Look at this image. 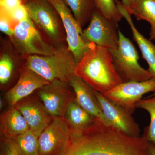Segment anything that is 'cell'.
<instances>
[{
    "instance_id": "obj_1",
    "label": "cell",
    "mask_w": 155,
    "mask_h": 155,
    "mask_svg": "<svg viewBox=\"0 0 155 155\" xmlns=\"http://www.w3.org/2000/svg\"><path fill=\"white\" fill-rule=\"evenodd\" d=\"M149 142L125 133L97 119L86 129L72 134L63 155H148Z\"/></svg>"
},
{
    "instance_id": "obj_2",
    "label": "cell",
    "mask_w": 155,
    "mask_h": 155,
    "mask_svg": "<svg viewBox=\"0 0 155 155\" xmlns=\"http://www.w3.org/2000/svg\"><path fill=\"white\" fill-rule=\"evenodd\" d=\"M75 74L103 94L122 83L110 51L93 43L77 64Z\"/></svg>"
},
{
    "instance_id": "obj_3",
    "label": "cell",
    "mask_w": 155,
    "mask_h": 155,
    "mask_svg": "<svg viewBox=\"0 0 155 155\" xmlns=\"http://www.w3.org/2000/svg\"><path fill=\"white\" fill-rule=\"evenodd\" d=\"M25 66L49 82L57 80L69 82L75 75L77 64L65 44L57 47L51 55L28 56Z\"/></svg>"
},
{
    "instance_id": "obj_4",
    "label": "cell",
    "mask_w": 155,
    "mask_h": 155,
    "mask_svg": "<svg viewBox=\"0 0 155 155\" xmlns=\"http://www.w3.org/2000/svg\"><path fill=\"white\" fill-rule=\"evenodd\" d=\"M28 16L56 48L66 44V34L55 9L47 0H29L25 5Z\"/></svg>"
},
{
    "instance_id": "obj_5",
    "label": "cell",
    "mask_w": 155,
    "mask_h": 155,
    "mask_svg": "<svg viewBox=\"0 0 155 155\" xmlns=\"http://www.w3.org/2000/svg\"><path fill=\"white\" fill-rule=\"evenodd\" d=\"M119 44L115 50H110L115 69L122 82L143 81L153 76L148 70L139 64L138 52L132 42L119 30Z\"/></svg>"
},
{
    "instance_id": "obj_6",
    "label": "cell",
    "mask_w": 155,
    "mask_h": 155,
    "mask_svg": "<svg viewBox=\"0 0 155 155\" xmlns=\"http://www.w3.org/2000/svg\"><path fill=\"white\" fill-rule=\"evenodd\" d=\"M41 32L28 17L15 26L11 40L14 47L22 55L27 57L51 55L57 48Z\"/></svg>"
},
{
    "instance_id": "obj_7",
    "label": "cell",
    "mask_w": 155,
    "mask_h": 155,
    "mask_svg": "<svg viewBox=\"0 0 155 155\" xmlns=\"http://www.w3.org/2000/svg\"><path fill=\"white\" fill-rule=\"evenodd\" d=\"M72 134V128L64 117H53L39 137V155H64Z\"/></svg>"
},
{
    "instance_id": "obj_8",
    "label": "cell",
    "mask_w": 155,
    "mask_h": 155,
    "mask_svg": "<svg viewBox=\"0 0 155 155\" xmlns=\"http://www.w3.org/2000/svg\"><path fill=\"white\" fill-rule=\"evenodd\" d=\"M117 23L107 19L95 9L87 27L82 31L81 36L87 43L115 50L118 47L119 35Z\"/></svg>"
},
{
    "instance_id": "obj_9",
    "label": "cell",
    "mask_w": 155,
    "mask_h": 155,
    "mask_svg": "<svg viewBox=\"0 0 155 155\" xmlns=\"http://www.w3.org/2000/svg\"><path fill=\"white\" fill-rule=\"evenodd\" d=\"M37 91L45 107L53 117H64L67 107L75 99V92L67 81H50Z\"/></svg>"
},
{
    "instance_id": "obj_10",
    "label": "cell",
    "mask_w": 155,
    "mask_h": 155,
    "mask_svg": "<svg viewBox=\"0 0 155 155\" xmlns=\"http://www.w3.org/2000/svg\"><path fill=\"white\" fill-rule=\"evenodd\" d=\"M47 1L55 9L61 17L66 32L67 46L73 54L77 64L89 48L91 43L84 41L81 38L82 28L64 0Z\"/></svg>"
},
{
    "instance_id": "obj_11",
    "label": "cell",
    "mask_w": 155,
    "mask_h": 155,
    "mask_svg": "<svg viewBox=\"0 0 155 155\" xmlns=\"http://www.w3.org/2000/svg\"><path fill=\"white\" fill-rule=\"evenodd\" d=\"M150 92L155 93V78L145 81L122 82L103 95L132 114L136 103Z\"/></svg>"
},
{
    "instance_id": "obj_12",
    "label": "cell",
    "mask_w": 155,
    "mask_h": 155,
    "mask_svg": "<svg viewBox=\"0 0 155 155\" xmlns=\"http://www.w3.org/2000/svg\"><path fill=\"white\" fill-rule=\"evenodd\" d=\"M104 115L110 126L133 136H139L140 130L131 114L122 106L94 90Z\"/></svg>"
},
{
    "instance_id": "obj_13",
    "label": "cell",
    "mask_w": 155,
    "mask_h": 155,
    "mask_svg": "<svg viewBox=\"0 0 155 155\" xmlns=\"http://www.w3.org/2000/svg\"><path fill=\"white\" fill-rule=\"evenodd\" d=\"M14 106L25 118L29 130L38 136L53 119L38 95L31 94L20 100Z\"/></svg>"
},
{
    "instance_id": "obj_14",
    "label": "cell",
    "mask_w": 155,
    "mask_h": 155,
    "mask_svg": "<svg viewBox=\"0 0 155 155\" xmlns=\"http://www.w3.org/2000/svg\"><path fill=\"white\" fill-rule=\"evenodd\" d=\"M49 82L25 65L20 70L17 83L6 92V100L9 105L14 106Z\"/></svg>"
},
{
    "instance_id": "obj_15",
    "label": "cell",
    "mask_w": 155,
    "mask_h": 155,
    "mask_svg": "<svg viewBox=\"0 0 155 155\" xmlns=\"http://www.w3.org/2000/svg\"><path fill=\"white\" fill-rule=\"evenodd\" d=\"M75 94L76 101L97 119L110 125L106 119L94 89L79 76L74 75L69 81Z\"/></svg>"
},
{
    "instance_id": "obj_16",
    "label": "cell",
    "mask_w": 155,
    "mask_h": 155,
    "mask_svg": "<svg viewBox=\"0 0 155 155\" xmlns=\"http://www.w3.org/2000/svg\"><path fill=\"white\" fill-rule=\"evenodd\" d=\"M122 17L125 18L130 26L132 31L133 39L138 45L141 51L142 58L146 61L149 66L148 71L155 78V45L137 30L134 24L131 15L127 11L122 2L115 0Z\"/></svg>"
},
{
    "instance_id": "obj_17",
    "label": "cell",
    "mask_w": 155,
    "mask_h": 155,
    "mask_svg": "<svg viewBox=\"0 0 155 155\" xmlns=\"http://www.w3.org/2000/svg\"><path fill=\"white\" fill-rule=\"evenodd\" d=\"M0 116V132L5 139H12L29 130L22 114L14 106H10Z\"/></svg>"
},
{
    "instance_id": "obj_18",
    "label": "cell",
    "mask_w": 155,
    "mask_h": 155,
    "mask_svg": "<svg viewBox=\"0 0 155 155\" xmlns=\"http://www.w3.org/2000/svg\"><path fill=\"white\" fill-rule=\"evenodd\" d=\"M72 128V134L79 133L92 125L96 118L84 110L76 101H72L64 116Z\"/></svg>"
},
{
    "instance_id": "obj_19",
    "label": "cell",
    "mask_w": 155,
    "mask_h": 155,
    "mask_svg": "<svg viewBox=\"0 0 155 155\" xmlns=\"http://www.w3.org/2000/svg\"><path fill=\"white\" fill-rule=\"evenodd\" d=\"M127 10L137 20H145L150 23L149 39L155 40V0H135L130 8Z\"/></svg>"
},
{
    "instance_id": "obj_20",
    "label": "cell",
    "mask_w": 155,
    "mask_h": 155,
    "mask_svg": "<svg viewBox=\"0 0 155 155\" xmlns=\"http://www.w3.org/2000/svg\"><path fill=\"white\" fill-rule=\"evenodd\" d=\"M81 28L89 22L95 9L94 0H64Z\"/></svg>"
},
{
    "instance_id": "obj_21",
    "label": "cell",
    "mask_w": 155,
    "mask_h": 155,
    "mask_svg": "<svg viewBox=\"0 0 155 155\" xmlns=\"http://www.w3.org/2000/svg\"><path fill=\"white\" fill-rule=\"evenodd\" d=\"M39 137L29 130L11 140L20 155H39Z\"/></svg>"
},
{
    "instance_id": "obj_22",
    "label": "cell",
    "mask_w": 155,
    "mask_h": 155,
    "mask_svg": "<svg viewBox=\"0 0 155 155\" xmlns=\"http://www.w3.org/2000/svg\"><path fill=\"white\" fill-rule=\"evenodd\" d=\"M135 107L146 110L149 114L150 122L143 136L149 142L155 146V96L150 98L140 100L136 104Z\"/></svg>"
},
{
    "instance_id": "obj_23",
    "label": "cell",
    "mask_w": 155,
    "mask_h": 155,
    "mask_svg": "<svg viewBox=\"0 0 155 155\" xmlns=\"http://www.w3.org/2000/svg\"><path fill=\"white\" fill-rule=\"evenodd\" d=\"M95 8L107 19L118 24L122 18L115 0H94Z\"/></svg>"
},
{
    "instance_id": "obj_24",
    "label": "cell",
    "mask_w": 155,
    "mask_h": 155,
    "mask_svg": "<svg viewBox=\"0 0 155 155\" xmlns=\"http://www.w3.org/2000/svg\"><path fill=\"white\" fill-rule=\"evenodd\" d=\"M14 69L12 56L7 52L3 53L0 57V82L2 85L8 83L11 79Z\"/></svg>"
},
{
    "instance_id": "obj_25",
    "label": "cell",
    "mask_w": 155,
    "mask_h": 155,
    "mask_svg": "<svg viewBox=\"0 0 155 155\" xmlns=\"http://www.w3.org/2000/svg\"><path fill=\"white\" fill-rule=\"evenodd\" d=\"M9 17L15 22H19L25 20L28 17V12L25 5L21 4L8 13Z\"/></svg>"
},
{
    "instance_id": "obj_26",
    "label": "cell",
    "mask_w": 155,
    "mask_h": 155,
    "mask_svg": "<svg viewBox=\"0 0 155 155\" xmlns=\"http://www.w3.org/2000/svg\"><path fill=\"white\" fill-rule=\"evenodd\" d=\"M2 155H20L13 140L4 138Z\"/></svg>"
},
{
    "instance_id": "obj_27",
    "label": "cell",
    "mask_w": 155,
    "mask_h": 155,
    "mask_svg": "<svg viewBox=\"0 0 155 155\" xmlns=\"http://www.w3.org/2000/svg\"><path fill=\"white\" fill-rule=\"evenodd\" d=\"M0 30L3 33L10 37V39L13 35L14 29L11 28V23L9 18L6 17L5 15L1 14L0 19Z\"/></svg>"
},
{
    "instance_id": "obj_28",
    "label": "cell",
    "mask_w": 155,
    "mask_h": 155,
    "mask_svg": "<svg viewBox=\"0 0 155 155\" xmlns=\"http://www.w3.org/2000/svg\"><path fill=\"white\" fill-rule=\"evenodd\" d=\"M22 0H0L1 8L8 13L22 4Z\"/></svg>"
},
{
    "instance_id": "obj_29",
    "label": "cell",
    "mask_w": 155,
    "mask_h": 155,
    "mask_svg": "<svg viewBox=\"0 0 155 155\" xmlns=\"http://www.w3.org/2000/svg\"><path fill=\"white\" fill-rule=\"evenodd\" d=\"M134 1L135 0H122L121 2L126 9L128 10L133 5Z\"/></svg>"
},
{
    "instance_id": "obj_30",
    "label": "cell",
    "mask_w": 155,
    "mask_h": 155,
    "mask_svg": "<svg viewBox=\"0 0 155 155\" xmlns=\"http://www.w3.org/2000/svg\"><path fill=\"white\" fill-rule=\"evenodd\" d=\"M149 155H155V146L149 142L148 147Z\"/></svg>"
},
{
    "instance_id": "obj_31",
    "label": "cell",
    "mask_w": 155,
    "mask_h": 155,
    "mask_svg": "<svg viewBox=\"0 0 155 155\" xmlns=\"http://www.w3.org/2000/svg\"></svg>"
},
{
    "instance_id": "obj_32",
    "label": "cell",
    "mask_w": 155,
    "mask_h": 155,
    "mask_svg": "<svg viewBox=\"0 0 155 155\" xmlns=\"http://www.w3.org/2000/svg\"><path fill=\"white\" fill-rule=\"evenodd\" d=\"M148 155H149V154H148Z\"/></svg>"
},
{
    "instance_id": "obj_33",
    "label": "cell",
    "mask_w": 155,
    "mask_h": 155,
    "mask_svg": "<svg viewBox=\"0 0 155 155\" xmlns=\"http://www.w3.org/2000/svg\"></svg>"
}]
</instances>
